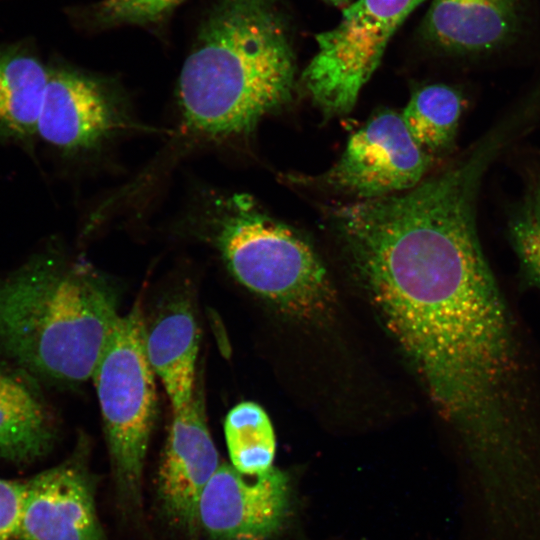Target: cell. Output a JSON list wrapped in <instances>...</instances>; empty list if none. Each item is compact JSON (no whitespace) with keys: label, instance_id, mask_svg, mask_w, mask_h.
<instances>
[{"label":"cell","instance_id":"4","mask_svg":"<svg viewBox=\"0 0 540 540\" xmlns=\"http://www.w3.org/2000/svg\"><path fill=\"white\" fill-rule=\"evenodd\" d=\"M199 217L203 235L245 288L303 319L322 316L332 307L334 291L316 252L250 196L212 197Z\"/></svg>","mask_w":540,"mask_h":540},{"label":"cell","instance_id":"7","mask_svg":"<svg viewBox=\"0 0 540 540\" xmlns=\"http://www.w3.org/2000/svg\"><path fill=\"white\" fill-rule=\"evenodd\" d=\"M431 165L430 154L409 134L400 114L384 110L348 140L334 165L317 176H291L293 182L369 200L417 186Z\"/></svg>","mask_w":540,"mask_h":540},{"label":"cell","instance_id":"14","mask_svg":"<svg viewBox=\"0 0 540 540\" xmlns=\"http://www.w3.org/2000/svg\"><path fill=\"white\" fill-rule=\"evenodd\" d=\"M516 20L515 0H433L426 32L443 49L479 53L503 44Z\"/></svg>","mask_w":540,"mask_h":540},{"label":"cell","instance_id":"15","mask_svg":"<svg viewBox=\"0 0 540 540\" xmlns=\"http://www.w3.org/2000/svg\"><path fill=\"white\" fill-rule=\"evenodd\" d=\"M48 75L28 49L0 47V140L26 146L35 140Z\"/></svg>","mask_w":540,"mask_h":540},{"label":"cell","instance_id":"10","mask_svg":"<svg viewBox=\"0 0 540 540\" xmlns=\"http://www.w3.org/2000/svg\"><path fill=\"white\" fill-rule=\"evenodd\" d=\"M85 443L25 484L16 540H108L96 510Z\"/></svg>","mask_w":540,"mask_h":540},{"label":"cell","instance_id":"1","mask_svg":"<svg viewBox=\"0 0 540 540\" xmlns=\"http://www.w3.org/2000/svg\"><path fill=\"white\" fill-rule=\"evenodd\" d=\"M494 157L476 144L410 190L331 211L386 326L462 439L513 430L539 407L516 320L477 232V194Z\"/></svg>","mask_w":540,"mask_h":540},{"label":"cell","instance_id":"17","mask_svg":"<svg viewBox=\"0 0 540 540\" xmlns=\"http://www.w3.org/2000/svg\"><path fill=\"white\" fill-rule=\"evenodd\" d=\"M224 435L230 464L240 473L256 476L273 467L275 433L269 416L257 403L235 405L226 415Z\"/></svg>","mask_w":540,"mask_h":540},{"label":"cell","instance_id":"2","mask_svg":"<svg viewBox=\"0 0 540 540\" xmlns=\"http://www.w3.org/2000/svg\"><path fill=\"white\" fill-rule=\"evenodd\" d=\"M295 71L277 0H216L180 73L184 127L210 139L250 133L291 101Z\"/></svg>","mask_w":540,"mask_h":540},{"label":"cell","instance_id":"19","mask_svg":"<svg viewBox=\"0 0 540 540\" xmlns=\"http://www.w3.org/2000/svg\"><path fill=\"white\" fill-rule=\"evenodd\" d=\"M183 0H102L96 20L106 26L148 25L163 20Z\"/></svg>","mask_w":540,"mask_h":540},{"label":"cell","instance_id":"11","mask_svg":"<svg viewBox=\"0 0 540 540\" xmlns=\"http://www.w3.org/2000/svg\"><path fill=\"white\" fill-rule=\"evenodd\" d=\"M220 465L202 397L195 391L185 407L172 411L157 476V495L165 517L188 535L200 531L199 500Z\"/></svg>","mask_w":540,"mask_h":540},{"label":"cell","instance_id":"13","mask_svg":"<svg viewBox=\"0 0 540 540\" xmlns=\"http://www.w3.org/2000/svg\"><path fill=\"white\" fill-rule=\"evenodd\" d=\"M55 437V420L37 382L0 366V459L29 463L44 456Z\"/></svg>","mask_w":540,"mask_h":540},{"label":"cell","instance_id":"16","mask_svg":"<svg viewBox=\"0 0 540 540\" xmlns=\"http://www.w3.org/2000/svg\"><path fill=\"white\" fill-rule=\"evenodd\" d=\"M463 110L461 93L446 84H431L411 96L401 114L413 140L427 153L449 150Z\"/></svg>","mask_w":540,"mask_h":540},{"label":"cell","instance_id":"6","mask_svg":"<svg viewBox=\"0 0 540 540\" xmlns=\"http://www.w3.org/2000/svg\"><path fill=\"white\" fill-rule=\"evenodd\" d=\"M425 0H357L338 24L316 36L302 84L324 116H342L357 102L393 34Z\"/></svg>","mask_w":540,"mask_h":540},{"label":"cell","instance_id":"12","mask_svg":"<svg viewBox=\"0 0 540 540\" xmlns=\"http://www.w3.org/2000/svg\"><path fill=\"white\" fill-rule=\"evenodd\" d=\"M143 337L147 359L172 411L185 407L196 391L200 344L199 325L188 295H173L149 320L144 316Z\"/></svg>","mask_w":540,"mask_h":540},{"label":"cell","instance_id":"5","mask_svg":"<svg viewBox=\"0 0 540 540\" xmlns=\"http://www.w3.org/2000/svg\"><path fill=\"white\" fill-rule=\"evenodd\" d=\"M140 302L121 315L93 373L116 488L141 504L145 458L157 414L155 374L144 349Z\"/></svg>","mask_w":540,"mask_h":540},{"label":"cell","instance_id":"3","mask_svg":"<svg viewBox=\"0 0 540 540\" xmlns=\"http://www.w3.org/2000/svg\"><path fill=\"white\" fill-rule=\"evenodd\" d=\"M116 286L84 260L48 248L0 275V357L33 380L92 378L121 315Z\"/></svg>","mask_w":540,"mask_h":540},{"label":"cell","instance_id":"9","mask_svg":"<svg viewBox=\"0 0 540 540\" xmlns=\"http://www.w3.org/2000/svg\"><path fill=\"white\" fill-rule=\"evenodd\" d=\"M289 496L288 477L275 467L250 476L221 463L199 500V530L209 540H265L282 526Z\"/></svg>","mask_w":540,"mask_h":540},{"label":"cell","instance_id":"18","mask_svg":"<svg viewBox=\"0 0 540 540\" xmlns=\"http://www.w3.org/2000/svg\"><path fill=\"white\" fill-rule=\"evenodd\" d=\"M508 236L525 280L540 289V168L527 172L508 218Z\"/></svg>","mask_w":540,"mask_h":540},{"label":"cell","instance_id":"8","mask_svg":"<svg viewBox=\"0 0 540 540\" xmlns=\"http://www.w3.org/2000/svg\"><path fill=\"white\" fill-rule=\"evenodd\" d=\"M122 93L102 79L67 68H49L37 137L66 153L99 148L128 124Z\"/></svg>","mask_w":540,"mask_h":540},{"label":"cell","instance_id":"20","mask_svg":"<svg viewBox=\"0 0 540 540\" xmlns=\"http://www.w3.org/2000/svg\"><path fill=\"white\" fill-rule=\"evenodd\" d=\"M25 484L0 478V540L17 537Z\"/></svg>","mask_w":540,"mask_h":540},{"label":"cell","instance_id":"21","mask_svg":"<svg viewBox=\"0 0 540 540\" xmlns=\"http://www.w3.org/2000/svg\"><path fill=\"white\" fill-rule=\"evenodd\" d=\"M334 4H340V3H343V2H346L347 0H328Z\"/></svg>","mask_w":540,"mask_h":540}]
</instances>
